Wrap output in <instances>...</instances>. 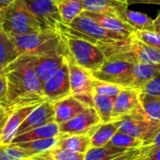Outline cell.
<instances>
[{"mask_svg": "<svg viewBox=\"0 0 160 160\" xmlns=\"http://www.w3.org/2000/svg\"><path fill=\"white\" fill-rule=\"evenodd\" d=\"M1 73L7 80L6 102L9 106L19 109L47 101L43 96V84L36 72L35 56L22 54Z\"/></svg>", "mask_w": 160, "mask_h": 160, "instance_id": "6da1fadb", "label": "cell"}, {"mask_svg": "<svg viewBox=\"0 0 160 160\" xmlns=\"http://www.w3.org/2000/svg\"><path fill=\"white\" fill-rule=\"evenodd\" d=\"M20 55L42 56L62 53L68 56L62 34L58 29L40 30L38 32L10 37Z\"/></svg>", "mask_w": 160, "mask_h": 160, "instance_id": "7a4b0ae2", "label": "cell"}, {"mask_svg": "<svg viewBox=\"0 0 160 160\" xmlns=\"http://www.w3.org/2000/svg\"><path fill=\"white\" fill-rule=\"evenodd\" d=\"M58 30L63 34L87 40L99 48L114 44L118 41L128 40L130 38L103 28L94 20L82 13L77 16L68 24H64L63 22L60 23Z\"/></svg>", "mask_w": 160, "mask_h": 160, "instance_id": "3957f363", "label": "cell"}, {"mask_svg": "<svg viewBox=\"0 0 160 160\" xmlns=\"http://www.w3.org/2000/svg\"><path fill=\"white\" fill-rule=\"evenodd\" d=\"M100 49L106 55V58L124 60L132 64L160 65L159 49L142 43L132 35L128 40L118 41Z\"/></svg>", "mask_w": 160, "mask_h": 160, "instance_id": "277c9868", "label": "cell"}, {"mask_svg": "<svg viewBox=\"0 0 160 160\" xmlns=\"http://www.w3.org/2000/svg\"><path fill=\"white\" fill-rule=\"evenodd\" d=\"M1 30L9 37L42 30L24 0H15L0 11Z\"/></svg>", "mask_w": 160, "mask_h": 160, "instance_id": "5b68a950", "label": "cell"}, {"mask_svg": "<svg viewBox=\"0 0 160 160\" xmlns=\"http://www.w3.org/2000/svg\"><path fill=\"white\" fill-rule=\"evenodd\" d=\"M61 34L68 52L67 59L87 69L91 73L102 67L107 58L98 46L70 35Z\"/></svg>", "mask_w": 160, "mask_h": 160, "instance_id": "8992f818", "label": "cell"}, {"mask_svg": "<svg viewBox=\"0 0 160 160\" xmlns=\"http://www.w3.org/2000/svg\"><path fill=\"white\" fill-rule=\"evenodd\" d=\"M115 120L120 122L119 131L141 139L143 141V144L151 141L160 130V123L151 120L146 115L142 105L130 113Z\"/></svg>", "mask_w": 160, "mask_h": 160, "instance_id": "52a82bcc", "label": "cell"}, {"mask_svg": "<svg viewBox=\"0 0 160 160\" xmlns=\"http://www.w3.org/2000/svg\"><path fill=\"white\" fill-rule=\"evenodd\" d=\"M133 67L134 64L124 60L107 58L102 67L93 72L92 75L100 81L114 83L122 87H130Z\"/></svg>", "mask_w": 160, "mask_h": 160, "instance_id": "ba28073f", "label": "cell"}, {"mask_svg": "<svg viewBox=\"0 0 160 160\" xmlns=\"http://www.w3.org/2000/svg\"><path fill=\"white\" fill-rule=\"evenodd\" d=\"M68 60L69 68V79L71 96L75 97L88 107H94L93 102V81L94 76L87 69Z\"/></svg>", "mask_w": 160, "mask_h": 160, "instance_id": "9c48e42d", "label": "cell"}, {"mask_svg": "<svg viewBox=\"0 0 160 160\" xmlns=\"http://www.w3.org/2000/svg\"><path fill=\"white\" fill-rule=\"evenodd\" d=\"M24 2L42 30L58 29L59 24L63 22L53 0H24Z\"/></svg>", "mask_w": 160, "mask_h": 160, "instance_id": "30bf717a", "label": "cell"}, {"mask_svg": "<svg viewBox=\"0 0 160 160\" xmlns=\"http://www.w3.org/2000/svg\"><path fill=\"white\" fill-rule=\"evenodd\" d=\"M43 96L49 102L55 103L71 96L68 60L63 67L43 83Z\"/></svg>", "mask_w": 160, "mask_h": 160, "instance_id": "8fae6325", "label": "cell"}, {"mask_svg": "<svg viewBox=\"0 0 160 160\" xmlns=\"http://www.w3.org/2000/svg\"><path fill=\"white\" fill-rule=\"evenodd\" d=\"M101 120L94 107H88L82 112L70 119L69 121L60 124V134H90Z\"/></svg>", "mask_w": 160, "mask_h": 160, "instance_id": "7c38bea8", "label": "cell"}, {"mask_svg": "<svg viewBox=\"0 0 160 160\" xmlns=\"http://www.w3.org/2000/svg\"><path fill=\"white\" fill-rule=\"evenodd\" d=\"M53 122H55V111L53 103L45 101L31 112V113L18 128L16 136Z\"/></svg>", "mask_w": 160, "mask_h": 160, "instance_id": "4fadbf2b", "label": "cell"}, {"mask_svg": "<svg viewBox=\"0 0 160 160\" xmlns=\"http://www.w3.org/2000/svg\"><path fill=\"white\" fill-rule=\"evenodd\" d=\"M140 96V91L131 87H124L114 98L112 113V120L127 115L138 108L141 105Z\"/></svg>", "mask_w": 160, "mask_h": 160, "instance_id": "5bb4252c", "label": "cell"}, {"mask_svg": "<svg viewBox=\"0 0 160 160\" xmlns=\"http://www.w3.org/2000/svg\"><path fill=\"white\" fill-rule=\"evenodd\" d=\"M128 3L119 0H83V10L112 16L126 21Z\"/></svg>", "mask_w": 160, "mask_h": 160, "instance_id": "9a60e30c", "label": "cell"}, {"mask_svg": "<svg viewBox=\"0 0 160 160\" xmlns=\"http://www.w3.org/2000/svg\"><path fill=\"white\" fill-rule=\"evenodd\" d=\"M36 57V72L43 84L51 77H52L66 63L67 55L62 53H54Z\"/></svg>", "mask_w": 160, "mask_h": 160, "instance_id": "2e32d148", "label": "cell"}, {"mask_svg": "<svg viewBox=\"0 0 160 160\" xmlns=\"http://www.w3.org/2000/svg\"><path fill=\"white\" fill-rule=\"evenodd\" d=\"M53 106L55 111V122L58 125L69 121L88 108L86 104L73 96H69L53 103Z\"/></svg>", "mask_w": 160, "mask_h": 160, "instance_id": "e0dca14e", "label": "cell"}, {"mask_svg": "<svg viewBox=\"0 0 160 160\" xmlns=\"http://www.w3.org/2000/svg\"><path fill=\"white\" fill-rule=\"evenodd\" d=\"M82 14L88 16L92 20H94L98 24L102 26L103 28L110 30L112 32L120 34L125 37H130L136 30L126 21H123L121 19L112 17V16H108L100 13H95V12H90L87 10H83L82 12Z\"/></svg>", "mask_w": 160, "mask_h": 160, "instance_id": "ac0fdd59", "label": "cell"}, {"mask_svg": "<svg viewBox=\"0 0 160 160\" xmlns=\"http://www.w3.org/2000/svg\"><path fill=\"white\" fill-rule=\"evenodd\" d=\"M38 106V105L22 107L17 109L15 112L11 113L8 120L7 121V124L0 137V144H8L11 142V141L16 136L17 130L20 128V126L23 123L26 117L31 113V112Z\"/></svg>", "mask_w": 160, "mask_h": 160, "instance_id": "d6986e66", "label": "cell"}, {"mask_svg": "<svg viewBox=\"0 0 160 160\" xmlns=\"http://www.w3.org/2000/svg\"><path fill=\"white\" fill-rule=\"evenodd\" d=\"M58 148H65L76 153L85 154L91 147L90 134H60L57 141Z\"/></svg>", "mask_w": 160, "mask_h": 160, "instance_id": "ffe728a7", "label": "cell"}, {"mask_svg": "<svg viewBox=\"0 0 160 160\" xmlns=\"http://www.w3.org/2000/svg\"><path fill=\"white\" fill-rule=\"evenodd\" d=\"M160 74V65L134 64L130 87L140 91L148 82Z\"/></svg>", "mask_w": 160, "mask_h": 160, "instance_id": "44dd1931", "label": "cell"}, {"mask_svg": "<svg viewBox=\"0 0 160 160\" xmlns=\"http://www.w3.org/2000/svg\"><path fill=\"white\" fill-rule=\"evenodd\" d=\"M59 135H60L59 125L56 122H53L41 126L39 128H37L21 135H18L11 141L10 143H20V142H26L36 140L57 138L59 137Z\"/></svg>", "mask_w": 160, "mask_h": 160, "instance_id": "7402d4cb", "label": "cell"}, {"mask_svg": "<svg viewBox=\"0 0 160 160\" xmlns=\"http://www.w3.org/2000/svg\"><path fill=\"white\" fill-rule=\"evenodd\" d=\"M119 120H112L109 123H102L97 126L91 133L92 147L105 146L119 130Z\"/></svg>", "mask_w": 160, "mask_h": 160, "instance_id": "603a6c76", "label": "cell"}, {"mask_svg": "<svg viewBox=\"0 0 160 160\" xmlns=\"http://www.w3.org/2000/svg\"><path fill=\"white\" fill-rule=\"evenodd\" d=\"M63 23L68 24L83 11V0H53Z\"/></svg>", "mask_w": 160, "mask_h": 160, "instance_id": "cb8c5ba5", "label": "cell"}, {"mask_svg": "<svg viewBox=\"0 0 160 160\" xmlns=\"http://www.w3.org/2000/svg\"><path fill=\"white\" fill-rule=\"evenodd\" d=\"M20 56L10 37L0 30V72Z\"/></svg>", "mask_w": 160, "mask_h": 160, "instance_id": "d4e9b609", "label": "cell"}, {"mask_svg": "<svg viewBox=\"0 0 160 160\" xmlns=\"http://www.w3.org/2000/svg\"><path fill=\"white\" fill-rule=\"evenodd\" d=\"M125 20L135 30H138V31H143V30L154 31V30H156L155 21L143 12L128 9L126 12Z\"/></svg>", "mask_w": 160, "mask_h": 160, "instance_id": "484cf974", "label": "cell"}, {"mask_svg": "<svg viewBox=\"0 0 160 160\" xmlns=\"http://www.w3.org/2000/svg\"><path fill=\"white\" fill-rule=\"evenodd\" d=\"M113 100L114 98L94 94L93 96V102L94 108L96 109L101 123H109L112 120V113L113 109Z\"/></svg>", "mask_w": 160, "mask_h": 160, "instance_id": "4316f807", "label": "cell"}, {"mask_svg": "<svg viewBox=\"0 0 160 160\" xmlns=\"http://www.w3.org/2000/svg\"><path fill=\"white\" fill-rule=\"evenodd\" d=\"M57 141H58V137L57 138L42 139V140H36V141L14 143V144H17L21 148L26 150L31 155V157H33L35 155L45 153V152L52 150L53 148L56 147Z\"/></svg>", "mask_w": 160, "mask_h": 160, "instance_id": "83f0119b", "label": "cell"}, {"mask_svg": "<svg viewBox=\"0 0 160 160\" xmlns=\"http://www.w3.org/2000/svg\"><path fill=\"white\" fill-rule=\"evenodd\" d=\"M127 151L123 148L109 147L106 145L102 147H91L85 153L84 160H112Z\"/></svg>", "mask_w": 160, "mask_h": 160, "instance_id": "f1b7e54d", "label": "cell"}, {"mask_svg": "<svg viewBox=\"0 0 160 160\" xmlns=\"http://www.w3.org/2000/svg\"><path fill=\"white\" fill-rule=\"evenodd\" d=\"M143 144V141L141 139L135 138L128 134L123 133L121 131H117L113 137L110 140V142L106 144L109 147H116V148H123L126 150H134L142 147Z\"/></svg>", "mask_w": 160, "mask_h": 160, "instance_id": "f546056e", "label": "cell"}, {"mask_svg": "<svg viewBox=\"0 0 160 160\" xmlns=\"http://www.w3.org/2000/svg\"><path fill=\"white\" fill-rule=\"evenodd\" d=\"M141 105L146 115L153 121L160 123V96L141 93Z\"/></svg>", "mask_w": 160, "mask_h": 160, "instance_id": "4dcf8cb0", "label": "cell"}, {"mask_svg": "<svg viewBox=\"0 0 160 160\" xmlns=\"http://www.w3.org/2000/svg\"><path fill=\"white\" fill-rule=\"evenodd\" d=\"M30 158L31 155L17 144H0V160H22Z\"/></svg>", "mask_w": 160, "mask_h": 160, "instance_id": "1f68e13d", "label": "cell"}, {"mask_svg": "<svg viewBox=\"0 0 160 160\" xmlns=\"http://www.w3.org/2000/svg\"><path fill=\"white\" fill-rule=\"evenodd\" d=\"M123 88L124 87L119 86L117 84L107 82L104 81H100V80H98L94 77V81H93V92H94V94L115 98Z\"/></svg>", "mask_w": 160, "mask_h": 160, "instance_id": "d6a6232c", "label": "cell"}, {"mask_svg": "<svg viewBox=\"0 0 160 160\" xmlns=\"http://www.w3.org/2000/svg\"><path fill=\"white\" fill-rule=\"evenodd\" d=\"M132 36H134L137 39L142 41V43L151 46L156 49L160 50V33L158 31H149V30H143V31H138L136 30Z\"/></svg>", "mask_w": 160, "mask_h": 160, "instance_id": "836d02e7", "label": "cell"}, {"mask_svg": "<svg viewBox=\"0 0 160 160\" xmlns=\"http://www.w3.org/2000/svg\"><path fill=\"white\" fill-rule=\"evenodd\" d=\"M52 160H84L85 154H80L65 148L55 147L51 150Z\"/></svg>", "mask_w": 160, "mask_h": 160, "instance_id": "e575fe53", "label": "cell"}, {"mask_svg": "<svg viewBox=\"0 0 160 160\" xmlns=\"http://www.w3.org/2000/svg\"><path fill=\"white\" fill-rule=\"evenodd\" d=\"M147 154H148L147 149L144 146H142L138 149L127 151L124 154H122L121 156L112 160H135L137 158H144Z\"/></svg>", "mask_w": 160, "mask_h": 160, "instance_id": "d590c367", "label": "cell"}, {"mask_svg": "<svg viewBox=\"0 0 160 160\" xmlns=\"http://www.w3.org/2000/svg\"><path fill=\"white\" fill-rule=\"evenodd\" d=\"M140 92L152 96H160V74L148 82Z\"/></svg>", "mask_w": 160, "mask_h": 160, "instance_id": "8d00e7d4", "label": "cell"}, {"mask_svg": "<svg viewBox=\"0 0 160 160\" xmlns=\"http://www.w3.org/2000/svg\"><path fill=\"white\" fill-rule=\"evenodd\" d=\"M7 97V80L3 73L0 72V102H6Z\"/></svg>", "mask_w": 160, "mask_h": 160, "instance_id": "74e56055", "label": "cell"}, {"mask_svg": "<svg viewBox=\"0 0 160 160\" xmlns=\"http://www.w3.org/2000/svg\"><path fill=\"white\" fill-rule=\"evenodd\" d=\"M142 146H144L147 149L148 153H149L150 150H152V149H154V148H156L158 146H160V130L151 141H149L148 142L144 143Z\"/></svg>", "mask_w": 160, "mask_h": 160, "instance_id": "f35d334b", "label": "cell"}, {"mask_svg": "<svg viewBox=\"0 0 160 160\" xmlns=\"http://www.w3.org/2000/svg\"><path fill=\"white\" fill-rule=\"evenodd\" d=\"M144 160H160V146H158L149 151L143 158Z\"/></svg>", "mask_w": 160, "mask_h": 160, "instance_id": "ab89813d", "label": "cell"}, {"mask_svg": "<svg viewBox=\"0 0 160 160\" xmlns=\"http://www.w3.org/2000/svg\"><path fill=\"white\" fill-rule=\"evenodd\" d=\"M17 108L9 106L7 102H0V115H3L8 112H11L16 111Z\"/></svg>", "mask_w": 160, "mask_h": 160, "instance_id": "60d3db41", "label": "cell"}, {"mask_svg": "<svg viewBox=\"0 0 160 160\" xmlns=\"http://www.w3.org/2000/svg\"><path fill=\"white\" fill-rule=\"evenodd\" d=\"M30 160H52V154L51 151L45 152V153H41V154H38L35 155L33 157H31Z\"/></svg>", "mask_w": 160, "mask_h": 160, "instance_id": "b9f144b4", "label": "cell"}, {"mask_svg": "<svg viewBox=\"0 0 160 160\" xmlns=\"http://www.w3.org/2000/svg\"><path fill=\"white\" fill-rule=\"evenodd\" d=\"M14 112H15V111H14ZM12 112H13L5 113V114H3V115H0V137H1V135H2V132H3V129H4L5 126H6V124H7V121L8 120V118H9V116L11 115Z\"/></svg>", "mask_w": 160, "mask_h": 160, "instance_id": "7bdbcfd3", "label": "cell"}, {"mask_svg": "<svg viewBox=\"0 0 160 160\" xmlns=\"http://www.w3.org/2000/svg\"><path fill=\"white\" fill-rule=\"evenodd\" d=\"M128 4L133 3H145V4H156L160 5V0H128Z\"/></svg>", "mask_w": 160, "mask_h": 160, "instance_id": "ee69618b", "label": "cell"}, {"mask_svg": "<svg viewBox=\"0 0 160 160\" xmlns=\"http://www.w3.org/2000/svg\"><path fill=\"white\" fill-rule=\"evenodd\" d=\"M15 0H0V11L7 8L9 4H11Z\"/></svg>", "mask_w": 160, "mask_h": 160, "instance_id": "f6af8a7d", "label": "cell"}, {"mask_svg": "<svg viewBox=\"0 0 160 160\" xmlns=\"http://www.w3.org/2000/svg\"><path fill=\"white\" fill-rule=\"evenodd\" d=\"M154 21H155V24L156 25H160V11L158 12V16L156 17V19Z\"/></svg>", "mask_w": 160, "mask_h": 160, "instance_id": "bcb514c9", "label": "cell"}, {"mask_svg": "<svg viewBox=\"0 0 160 160\" xmlns=\"http://www.w3.org/2000/svg\"><path fill=\"white\" fill-rule=\"evenodd\" d=\"M156 31L160 33V25H156Z\"/></svg>", "mask_w": 160, "mask_h": 160, "instance_id": "7dc6e473", "label": "cell"}, {"mask_svg": "<svg viewBox=\"0 0 160 160\" xmlns=\"http://www.w3.org/2000/svg\"><path fill=\"white\" fill-rule=\"evenodd\" d=\"M0 30H1V14H0Z\"/></svg>", "mask_w": 160, "mask_h": 160, "instance_id": "c3c4849f", "label": "cell"}, {"mask_svg": "<svg viewBox=\"0 0 160 160\" xmlns=\"http://www.w3.org/2000/svg\"><path fill=\"white\" fill-rule=\"evenodd\" d=\"M135 160H144V159H143V158H137V159H135Z\"/></svg>", "mask_w": 160, "mask_h": 160, "instance_id": "681fc988", "label": "cell"}, {"mask_svg": "<svg viewBox=\"0 0 160 160\" xmlns=\"http://www.w3.org/2000/svg\"><path fill=\"white\" fill-rule=\"evenodd\" d=\"M119 1H123V2H128V0H119Z\"/></svg>", "mask_w": 160, "mask_h": 160, "instance_id": "f907efd6", "label": "cell"}, {"mask_svg": "<svg viewBox=\"0 0 160 160\" xmlns=\"http://www.w3.org/2000/svg\"><path fill=\"white\" fill-rule=\"evenodd\" d=\"M22 160H30L29 158H27V159H22Z\"/></svg>", "mask_w": 160, "mask_h": 160, "instance_id": "816d5d0a", "label": "cell"}]
</instances>
